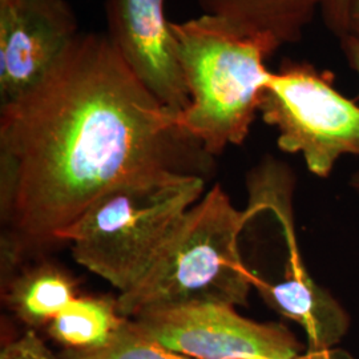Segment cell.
<instances>
[{
    "label": "cell",
    "mask_w": 359,
    "mask_h": 359,
    "mask_svg": "<svg viewBox=\"0 0 359 359\" xmlns=\"http://www.w3.org/2000/svg\"><path fill=\"white\" fill-rule=\"evenodd\" d=\"M77 35L65 0H0V104L34 88Z\"/></svg>",
    "instance_id": "7"
},
{
    "label": "cell",
    "mask_w": 359,
    "mask_h": 359,
    "mask_svg": "<svg viewBox=\"0 0 359 359\" xmlns=\"http://www.w3.org/2000/svg\"><path fill=\"white\" fill-rule=\"evenodd\" d=\"M108 39L154 97L182 114L189 92L164 0H107Z\"/></svg>",
    "instance_id": "8"
},
{
    "label": "cell",
    "mask_w": 359,
    "mask_h": 359,
    "mask_svg": "<svg viewBox=\"0 0 359 359\" xmlns=\"http://www.w3.org/2000/svg\"><path fill=\"white\" fill-rule=\"evenodd\" d=\"M253 287L270 308L305 332L308 350L335 347L348 332L346 310L310 276L297 241L289 248L281 276L253 280Z\"/></svg>",
    "instance_id": "9"
},
{
    "label": "cell",
    "mask_w": 359,
    "mask_h": 359,
    "mask_svg": "<svg viewBox=\"0 0 359 359\" xmlns=\"http://www.w3.org/2000/svg\"><path fill=\"white\" fill-rule=\"evenodd\" d=\"M351 188L354 189V192L357 193V196L359 197V170H357L351 177Z\"/></svg>",
    "instance_id": "19"
},
{
    "label": "cell",
    "mask_w": 359,
    "mask_h": 359,
    "mask_svg": "<svg viewBox=\"0 0 359 359\" xmlns=\"http://www.w3.org/2000/svg\"><path fill=\"white\" fill-rule=\"evenodd\" d=\"M204 176L157 173L124 181L104 192L65 229L84 266L127 293L154 266L189 209L205 194Z\"/></svg>",
    "instance_id": "2"
},
{
    "label": "cell",
    "mask_w": 359,
    "mask_h": 359,
    "mask_svg": "<svg viewBox=\"0 0 359 359\" xmlns=\"http://www.w3.org/2000/svg\"><path fill=\"white\" fill-rule=\"evenodd\" d=\"M347 35H353L359 39V0H353L351 3Z\"/></svg>",
    "instance_id": "18"
},
{
    "label": "cell",
    "mask_w": 359,
    "mask_h": 359,
    "mask_svg": "<svg viewBox=\"0 0 359 359\" xmlns=\"http://www.w3.org/2000/svg\"><path fill=\"white\" fill-rule=\"evenodd\" d=\"M170 27L191 100L181 126L210 156L241 145L259 109L265 62L278 48L210 13Z\"/></svg>",
    "instance_id": "3"
},
{
    "label": "cell",
    "mask_w": 359,
    "mask_h": 359,
    "mask_svg": "<svg viewBox=\"0 0 359 359\" xmlns=\"http://www.w3.org/2000/svg\"><path fill=\"white\" fill-rule=\"evenodd\" d=\"M353 0H322V20L334 36H346L348 31V16Z\"/></svg>",
    "instance_id": "15"
},
{
    "label": "cell",
    "mask_w": 359,
    "mask_h": 359,
    "mask_svg": "<svg viewBox=\"0 0 359 359\" xmlns=\"http://www.w3.org/2000/svg\"><path fill=\"white\" fill-rule=\"evenodd\" d=\"M339 41L347 65L357 74L359 79V39L353 35H346Z\"/></svg>",
    "instance_id": "16"
},
{
    "label": "cell",
    "mask_w": 359,
    "mask_h": 359,
    "mask_svg": "<svg viewBox=\"0 0 359 359\" xmlns=\"http://www.w3.org/2000/svg\"><path fill=\"white\" fill-rule=\"evenodd\" d=\"M13 314L31 327L48 326L76 298V283L60 268L41 264L20 271L3 285Z\"/></svg>",
    "instance_id": "11"
},
{
    "label": "cell",
    "mask_w": 359,
    "mask_h": 359,
    "mask_svg": "<svg viewBox=\"0 0 359 359\" xmlns=\"http://www.w3.org/2000/svg\"><path fill=\"white\" fill-rule=\"evenodd\" d=\"M212 157L107 35L79 34L34 88L1 105L3 271L57 244L108 189L157 173L205 177Z\"/></svg>",
    "instance_id": "1"
},
{
    "label": "cell",
    "mask_w": 359,
    "mask_h": 359,
    "mask_svg": "<svg viewBox=\"0 0 359 359\" xmlns=\"http://www.w3.org/2000/svg\"><path fill=\"white\" fill-rule=\"evenodd\" d=\"M252 209L240 210L221 185L189 209L154 266L140 283L116 299L123 317L188 304L244 306L253 273L241 253V236Z\"/></svg>",
    "instance_id": "4"
},
{
    "label": "cell",
    "mask_w": 359,
    "mask_h": 359,
    "mask_svg": "<svg viewBox=\"0 0 359 359\" xmlns=\"http://www.w3.org/2000/svg\"><path fill=\"white\" fill-rule=\"evenodd\" d=\"M258 112L277 129L280 149L301 154L321 179L344 156H359V105L334 87L330 71L283 60L268 75Z\"/></svg>",
    "instance_id": "5"
},
{
    "label": "cell",
    "mask_w": 359,
    "mask_h": 359,
    "mask_svg": "<svg viewBox=\"0 0 359 359\" xmlns=\"http://www.w3.org/2000/svg\"><path fill=\"white\" fill-rule=\"evenodd\" d=\"M0 359H62L52 353L34 330H28L1 348Z\"/></svg>",
    "instance_id": "14"
},
{
    "label": "cell",
    "mask_w": 359,
    "mask_h": 359,
    "mask_svg": "<svg viewBox=\"0 0 359 359\" xmlns=\"http://www.w3.org/2000/svg\"><path fill=\"white\" fill-rule=\"evenodd\" d=\"M123 320L116 301L104 297H76L48 323L47 330L65 348H92L107 342Z\"/></svg>",
    "instance_id": "12"
},
{
    "label": "cell",
    "mask_w": 359,
    "mask_h": 359,
    "mask_svg": "<svg viewBox=\"0 0 359 359\" xmlns=\"http://www.w3.org/2000/svg\"><path fill=\"white\" fill-rule=\"evenodd\" d=\"M205 13L225 19L246 35L277 48L299 41L322 0H198Z\"/></svg>",
    "instance_id": "10"
},
{
    "label": "cell",
    "mask_w": 359,
    "mask_h": 359,
    "mask_svg": "<svg viewBox=\"0 0 359 359\" xmlns=\"http://www.w3.org/2000/svg\"><path fill=\"white\" fill-rule=\"evenodd\" d=\"M295 359H357L342 348L330 347L325 350H305Z\"/></svg>",
    "instance_id": "17"
},
{
    "label": "cell",
    "mask_w": 359,
    "mask_h": 359,
    "mask_svg": "<svg viewBox=\"0 0 359 359\" xmlns=\"http://www.w3.org/2000/svg\"><path fill=\"white\" fill-rule=\"evenodd\" d=\"M133 320L163 346L192 359H295L305 351L283 323L246 318L226 304L152 309Z\"/></svg>",
    "instance_id": "6"
},
{
    "label": "cell",
    "mask_w": 359,
    "mask_h": 359,
    "mask_svg": "<svg viewBox=\"0 0 359 359\" xmlns=\"http://www.w3.org/2000/svg\"><path fill=\"white\" fill-rule=\"evenodd\" d=\"M62 359H192L175 353L149 334L145 333L133 318H127L103 345L92 348H65Z\"/></svg>",
    "instance_id": "13"
}]
</instances>
